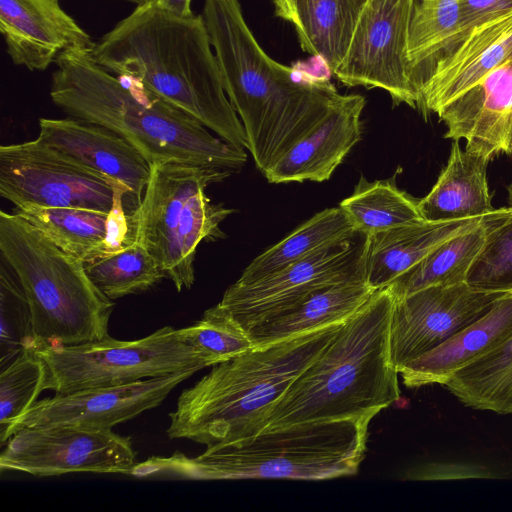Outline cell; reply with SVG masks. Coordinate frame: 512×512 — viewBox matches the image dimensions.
<instances>
[{"label":"cell","instance_id":"obj_1","mask_svg":"<svg viewBox=\"0 0 512 512\" xmlns=\"http://www.w3.org/2000/svg\"><path fill=\"white\" fill-rule=\"evenodd\" d=\"M212 48L202 15L180 17L153 1L119 21L94 44L91 56L105 70L138 82L225 142L247 149Z\"/></svg>","mask_w":512,"mask_h":512},{"label":"cell","instance_id":"obj_2","mask_svg":"<svg viewBox=\"0 0 512 512\" xmlns=\"http://www.w3.org/2000/svg\"><path fill=\"white\" fill-rule=\"evenodd\" d=\"M224 90L240 118L247 150L264 171L313 129L339 101L329 78L268 56L244 18L239 0H204L202 11Z\"/></svg>","mask_w":512,"mask_h":512},{"label":"cell","instance_id":"obj_3","mask_svg":"<svg viewBox=\"0 0 512 512\" xmlns=\"http://www.w3.org/2000/svg\"><path fill=\"white\" fill-rule=\"evenodd\" d=\"M50 97L69 117L106 127L150 163L182 162L238 172L244 149L215 137L198 120L138 82L97 64L91 50L59 56Z\"/></svg>","mask_w":512,"mask_h":512},{"label":"cell","instance_id":"obj_4","mask_svg":"<svg viewBox=\"0 0 512 512\" xmlns=\"http://www.w3.org/2000/svg\"><path fill=\"white\" fill-rule=\"evenodd\" d=\"M394 302L389 286L376 290L290 384L270 411L265 429L373 418L399 400V372L389 346Z\"/></svg>","mask_w":512,"mask_h":512},{"label":"cell","instance_id":"obj_5","mask_svg":"<svg viewBox=\"0 0 512 512\" xmlns=\"http://www.w3.org/2000/svg\"><path fill=\"white\" fill-rule=\"evenodd\" d=\"M343 323L254 347L214 365L180 394L176 409L169 414L168 437L211 447L260 433L276 402L330 344Z\"/></svg>","mask_w":512,"mask_h":512},{"label":"cell","instance_id":"obj_6","mask_svg":"<svg viewBox=\"0 0 512 512\" xmlns=\"http://www.w3.org/2000/svg\"><path fill=\"white\" fill-rule=\"evenodd\" d=\"M371 417L299 423L264 429L232 443L207 447L195 457L175 452L136 463L130 475L194 480L286 478L325 480L357 473Z\"/></svg>","mask_w":512,"mask_h":512},{"label":"cell","instance_id":"obj_7","mask_svg":"<svg viewBox=\"0 0 512 512\" xmlns=\"http://www.w3.org/2000/svg\"><path fill=\"white\" fill-rule=\"evenodd\" d=\"M0 252L27 296L33 344L75 345L103 339L114 303L73 257L17 214L0 211Z\"/></svg>","mask_w":512,"mask_h":512},{"label":"cell","instance_id":"obj_8","mask_svg":"<svg viewBox=\"0 0 512 512\" xmlns=\"http://www.w3.org/2000/svg\"><path fill=\"white\" fill-rule=\"evenodd\" d=\"M231 173L182 162L151 164L142 201L128 215L133 242L148 250L178 292L194 284L199 244L225 236L220 224L234 210L213 203L206 189Z\"/></svg>","mask_w":512,"mask_h":512},{"label":"cell","instance_id":"obj_9","mask_svg":"<svg viewBox=\"0 0 512 512\" xmlns=\"http://www.w3.org/2000/svg\"><path fill=\"white\" fill-rule=\"evenodd\" d=\"M32 350L47 368L45 390L56 393L124 385L207 367L181 338L179 329L171 326L132 341L107 336L75 345H41Z\"/></svg>","mask_w":512,"mask_h":512},{"label":"cell","instance_id":"obj_10","mask_svg":"<svg viewBox=\"0 0 512 512\" xmlns=\"http://www.w3.org/2000/svg\"><path fill=\"white\" fill-rule=\"evenodd\" d=\"M116 180L40 139L0 147V195L15 207H73L109 213Z\"/></svg>","mask_w":512,"mask_h":512},{"label":"cell","instance_id":"obj_11","mask_svg":"<svg viewBox=\"0 0 512 512\" xmlns=\"http://www.w3.org/2000/svg\"><path fill=\"white\" fill-rule=\"evenodd\" d=\"M416 0H367L347 52L333 75L348 87L387 92L394 105L419 106L417 82L408 60L409 31Z\"/></svg>","mask_w":512,"mask_h":512},{"label":"cell","instance_id":"obj_12","mask_svg":"<svg viewBox=\"0 0 512 512\" xmlns=\"http://www.w3.org/2000/svg\"><path fill=\"white\" fill-rule=\"evenodd\" d=\"M364 235L336 244L259 280L233 283L217 306L245 331L301 302L314 292L364 280Z\"/></svg>","mask_w":512,"mask_h":512},{"label":"cell","instance_id":"obj_13","mask_svg":"<svg viewBox=\"0 0 512 512\" xmlns=\"http://www.w3.org/2000/svg\"><path fill=\"white\" fill-rule=\"evenodd\" d=\"M135 458L130 439L112 430L22 428L2 450L0 467L37 477L79 472L129 474Z\"/></svg>","mask_w":512,"mask_h":512},{"label":"cell","instance_id":"obj_14","mask_svg":"<svg viewBox=\"0 0 512 512\" xmlns=\"http://www.w3.org/2000/svg\"><path fill=\"white\" fill-rule=\"evenodd\" d=\"M506 293L479 290L464 282L395 298L389 346L397 371L483 317Z\"/></svg>","mask_w":512,"mask_h":512},{"label":"cell","instance_id":"obj_15","mask_svg":"<svg viewBox=\"0 0 512 512\" xmlns=\"http://www.w3.org/2000/svg\"><path fill=\"white\" fill-rule=\"evenodd\" d=\"M197 371L184 370L117 386L95 387L37 400L16 422L22 428L72 426L112 430L159 406L170 392ZM13 436V435H12Z\"/></svg>","mask_w":512,"mask_h":512},{"label":"cell","instance_id":"obj_16","mask_svg":"<svg viewBox=\"0 0 512 512\" xmlns=\"http://www.w3.org/2000/svg\"><path fill=\"white\" fill-rule=\"evenodd\" d=\"M512 61V10L475 27L441 54L419 85L418 109L437 113L496 68Z\"/></svg>","mask_w":512,"mask_h":512},{"label":"cell","instance_id":"obj_17","mask_svg":"<svg viewBox=\"0 0 512 512\" xmlns=\"http://www.w3.org/2000/svg\"><path fill=\"white\" fill-rule=\"evenodd\" d=\"M0 31L15 65L45 70L72 50H92L94 42L58 0H0Z\"/></svg>","mask_w":512,"mask_h":512},{"label":"cell","instance_id":"obj_18","mask_svg":"<svg viewBox=\"0 0 512 512\" xmlns=\"http://www.w3.org/2000/svg\"><path fill=\"white\" fill-rule=\"evenodd\" d=\"M37 138L121 183L128 192L132 213L138 208L150 179L151 164L123 137L80 119L43 117L39 119Z\"/></svg>","mask_w":512,"mask_h":512},{"label":"cell","instance_id":"obj_19","mask_svg":"<svg viewBox=\"0 0 512 512\" xmlns=\"http://www.w3.org/2000/svg\"><path fill=\"white\" fill-rule=\"evenodd\" d=\"M444 123L445 138L466 141L493 159L512 157V61L496 68L471 89L436 113Z\"/></svg>","mask_w":512,"mask_h":512},{"label":"cell","instance_id":"obj_20","mask_svg":"<svg viewBox=\"0 0 512 512\" xmlns=\"http://www.w3.org/2000/svg\"><path fill=\"white\" fill-rule=\"evenodd\" d=\"M365 98L342 95L329 113L263 173L270 183L323 182L332 176L362 134Z\"/></svg>","mask_w":512,"mask_h":512},{"label":"cell","instance_id":"obj_21","mask_svg":"<svg viewBox=\"0 0 512 512\" xmlns=\"http://www.w3.org/2000/svg\"><path fill=\"white\" fill-rule=\"evenodd\" d=\"M512 338V292L480 319L411 361L399 372L408 388L444 385L456 372Z\"/></svg>","mask_w":512,"mask_h":512},{"label":"cell","instance_id":"obj_22","mask_svg":"<svg viewBox=\"0 0 512 512\" xmlns=\"http://www.w3.org/2000/svg\"><path fill=\"white\" fill-rule=\"evenodd\" d=\"M481 218L421 220L366 235L362 252L366 284L375 291L390 285L438 245L476 224Z\"/></svg>","mask_w":512,"mask_h":512},{"label":"cell","instance_id":"obj_23","mask_svg":"<svg viewBox=\"0 0 512 512\" xmlns=\"http://www.w3.org/2000/svg\"><path fill=\"white\" fill-rule=\"evenodd\" d=\"M491 158L453 140L448 162L430 192L419 199L427 221L481 218L493 211L487 180Z\"/></svg>","mask_w":512,"mask_h":512},{"label":"cell","instance_id":"obj_24","mask_svg":"<svg viewBox=\"0 0 512 512\" xmlns=\"http://www.w3.org/2000/svg\"><path fill=\"white\" fill-rule=\"evenodd\" d=\"M375 292L364 280L320 289L246 332L255 347L269 345L332 324L343 323Z\"/></svg>","mask_w":512,"mask_h":512},{"label":"cell","instance_id":"obj_25","mask_svg":"<svg viewBox=\"0 0 512 512\" xmlns=\"http://www.w3.org/2000/svg\"><path fill=\"white\" fill-rule=\"evenodd\" d=\"M357 235L339 205L327 208L253 259L236 282L259 280Z\"/></svg>","mask_w":512,"mask_h":512},{"label":"cell","instance_id":"obj_26","mask_svg":"<svg viewBox=\"0 0 512 512\" xmlns=\"http://www.w3.org/2000/svg\"><path fill=\"white\" fill-rule=\"evenodd\" d=\"M13 212L39 230L63 252L84 263L108 253V213L31 204L16 207Z\"/></svg>","mask_w":512,"mask_h":512},{"label":"cell","instance_id":"obj_27","mask_svg":"<svg viewBox=\"0 0 512 512\" xmlns=\"http://www.w3.org/2000/svg\"><path fill=\"white\" fill-rule=\"evenodd\" d=\"M485 239L482 218L445 240L389 286L395 298L432 286L466 282L467 274Z\"/></svg>","mask_w":512,"mask_h":512},{"label":"cell","instance_id":"obj_28","mask_svg":"<svg viewBox=\"0 0 512 512\" xmlns=\"http://www.w3.org/2000/svg\"><path fill=\"white\" fill-rule=\"evenodd\" d=\"M443 386L469 408L512 414V338L463 367Z\"/></svg>","mask_w":512,"mask_h":512},{"label":"cell","instance_id":"obj_29","mask_svg":"<svg viewBox=\"0 0 512 512\" xmlns=\"http://www.w3.org/2000/svg\"><path fill=\"white\" fill-rule=\"evenodd\" d=\"M419 199L392 179L369 182L361 176L353 193L339 204L358 234L369 235L424 220Z\"/></svg>","mask_w":512,"mask_h":512},{"label":"cell","instance_id":"obj_30","mask_svg":"<svg viewBox=\"0 0 512 512\" xmlns=\"http://www.w3.org/2000/svg\"><path fill=\"white\" fill-rule=\"evenodd\" d=\"M367 0H308L303 51L319 56L331 74L343 60Z\"/></svg>","mask_w":512,"mask_h":512},{"label":"cell","instance_id":"obj_31","mask_svg":"<svg viewBox=\"0 0 512 512\" xmlns=\"http://www.w3.org/2000/svg\"><path fill=\"white\" fill-rule=\"evenodd\" d=\"M89 278L110 300L145 292L165 278L148 250L138 242L85 263Z\"/></svg>","mask_w":512,"mask_h":512},{"label":"cell","instance_id":"obj_32","mask_svg":"<svg viewBox=\"0 0 512 512\" xmlns=\"http://www.w3.org/2000/svg\"><path fill=\"white\" fill-rule=\"evenodd\" d=\"M509 206L482 217L485 239L467 274L466 283L476 289L512 292V184Z\"/></svg>","mask_w":512,"mask_h":512},{"label":"cell","instance_id":"obj_33","mask_svg":"<svg viewBox=\"0 0 512 512\" xmlns=\"http://www.w3.org/2000/svg\"><path fill=\"white\" fill-rule=\"evenodd\" d=\"M459 4L460 0H416L409 31L408 60L417 84L420 67H430L452 44L458 28Z\"/></svg>","mask_w":512,"mask_h":512},{"label":"cell","instance_id":"obj_34","mask_svg":"<svg viewBox=\"0 0 512 512\" xmlns=\"http://www.w3.org/2000/svg\"><path fill=\"white\" fill-rule=\"evenodd\" d=\"M47 368L30 348L24 349L0 370V444L14 434L17 420L37 401L45 390Z\"/></svg>","mask_w":512,"mask_h":512},{"label":"cell","instance_id":"obj_35","mask_svg":"<svg viewBox=\"0 0 512 512\" xmlns=\"http://www.w3.org/2000/svg\"><path fill=\"white\" fill-rule=\"evenodd\" d=\"M181 338L205 361L207 367L226 362L255 346L247 332L217 304L194 324L179 329Z\"/></svg>","mask_w":512,"mask_h":512},{"label":"cell","instance_id":"obj_36","mask_svg":"<svg viewBox=\"0 0 512 512\" xmlns=\"http://www.w3.org/2000/svg\"><path fill=\"white\" fill-rule=\"evenodd\" d=\"M0 368H5L33 344L30 305L22 284L1 256L0 264Z\"/></svg>","mask_w":512,"mask_h":512},{"label":"cell","instance_id":"obj_37","mask_svg":"<svg viewBox=\"0 0 512 512\" xmlns=\"http://www.w3.org/2000/svg\"><path fill=\"white\" fill-rule=\"evenodd\" d=\"M511 10L512 0H460L457 33L445 51L457 45L475 27Z\"/></svg>","mask_w":512,"mask_h":512},{"label":"cell","instance_id":"obj_38","mask_svg":"<svg viewBox=\"0 0 512 512\" xmlns=\"http://www.w3.org/2000/svg\"><path fill=\"white\" fill-rule=\"evenodd\" d=\"M416 480L489 479L495 475L485 466L468 463H430L409 472Z\"/></svg>","mask_w":512,"mask_h":512},{"label":"cell","instance_id":"obj_39","mask_svg":"<svg viewBox=\"0 0 512 512\" xmlns=\"http://www.w3.org/2000/svg\"><path fill=\"white\" fill-rule=\"evenodd\" d=\"M278 17L290 22L298 35L301 48L306 43L308 0H272Z\"/></svg>","mask_w":512,"mask_h":512},{"label":"cell","instance_id":"obj_40","mask_svg":"<svg viewBox=\"0 0 512 512\" xmlns=\"http://www.w3.org/2000/svg\"><path fill=\"white\" fill-rule=\"evenodd\" d=\"M192 0H156V4L162 9L180 17H190L194 13L191 9Z\"/></svg>","mask_w":512,"mask_h":512},{"label":"cell","instance_id":"obj_41","mask_svg":"<svg viewBox=\"0 0 512 512\" xmlns=\"http://www.w3.org/2000/svg\"><path fill=\"white\" fill-rule=\"evenodd\" d=\"M125 1L132 2V3L136 4L137 6H139V5L147 4V3H150V2H153L156 0H125Z\"/></svg>","mask_w":512,"mask_h":512}]
</instances>
